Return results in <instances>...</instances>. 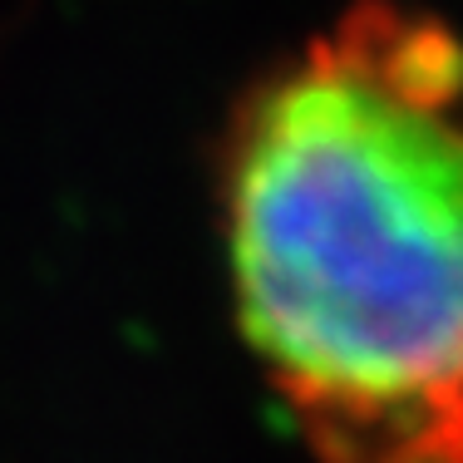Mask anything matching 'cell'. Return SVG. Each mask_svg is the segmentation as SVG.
Masks as SVG:
<instances>
[{
    "label": "cell",
    "instance_id": "cell-1",
    "mask_svg": "<svg viewBox=\"0 0 463 463\" xmlns=\"http://www.w3.org/2000/svg\"><path fill=\"white\" fill-rule=\"evenodd\" d=\"M247 345L340 463H463V45L355 5L222 148Z\"/></svg>",
    "mask_w": 463,
    "mask_h": 463
}]
</instances>
